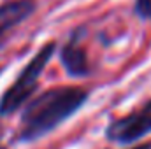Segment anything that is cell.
<instances>
[{
  "instance_id": "obj_1",
  "label": "cell",
  "mask_w": 151,
  "mask_h": 149,
  "mask_svg": "<svg viewBox=\"0 0 151 149\" xmlns=\"http://www.w3.org/2000/svg\"><path fill=\"white\" fill-rule=\"evenodd\" d=\"M88 100V91L76 86H58L40 93L34 100H30L21 114L19 125V140L21 142H34L69 117H72Z\"/></svg>"
},
{
  "instance_id": "obj_2",
  "label": "cell",
  "mask_w": 151,
  "mask_h": 149,
  "mask_svg": "<svg viewBox=\"0 0 151 149\" xmlns=\"http://www.w3.org/2000/svg\"><path fill=\"white\" fill-rule=\"evenodd\" d=\"M56 51V42L49 40L46 42L37 54L27 63V67L19 72L16 77V81L7 88V91L2 95L0 98V116H9L12 112H16L37 90L39 77L42 75L46 65L49 63V60L53 58Z\"/></svg>"
},
{
  "instance_id": "obj_3",
  "label": "cell",
  "mask_w": 151,
  "mask_h": 149,
  "mask_svg": "<svg viewBox=\"0 0 151 149\" xmlns=\"http://www.w3.org/2000/svg\"><path fill=\"white\" fill-rule=\"evenodd\" d=\"M151 133V100L139 111L114 119L106 128V137L116 144H134Z\"/></svg>"
},
{
  "instance_id": "obj_4",
  "label": "cell",
  "mask_w": 151,
  "mask_h": 149,
  "mask_svg": "<svg viewBox=\"0 0 151 149\" xmlns=\"http://www.w3.org/2000/svg\"><path fill=\"white\" fill-rule=\"evenodd\" d=\"M84 32H86V27H77L70 34L69 40L63 44V47L60 49V63L63 65L67 75L76 77V79L91 74L86 51L79 46V40L84 35Z\"/></svg>"
},
{
  "instance_id": "obj_5",
  "label": "cell",
  "mask_w": 151,
  "mask_h": 149,
  "mask_svg": "<svg viewBox=\"0 0 151 149\" xmlns=\"http://www.w3.org/2000/svg\"><path fill=\"white\" fill-rule=\"evenodd\" d=\"M34 0H11L0 5V40L35 12Z\"/></svg>"
},
{
  "instance_id": "obj_6",
  "label": "cell",
  "mask_w": 151,
  "mask_h": 149,
  "mask_svg": "<svg viewBox=\"0 0 151 149\" xmlns=\"http://www.w3.org/2000/svg\"><path fill=\"white\" fill-rule=\"evenodd\" d=\"M134 14L142 21H151V0H135Z\"/></svg>"
},
{
  "instance_id": "obj_7",
  "label": "cell",
  "mask_w": 151,
  "mask_h": 149,
  "mask_svg": "<svg viewBox=\"0 0 151 149\" xmlns=\"http://www.w3.org/2000/svg\"><path fill=\"white\" fill-rule=\"evenodd\" d=\"M135 149H151V144H144V146H139V148Z\"/></svg>"
},
{
  "instance_id": "obj_8",
  "label": "cell",
  "mask_w": 151,
  "mask_h": 149,
  "mask_svg": "<svg viewBox=\"0 0 151 149\" xmlns=\"http://www.w3.org/2000/svg\"><path fill=\"white\" fill-rule=\"evenodd\" d=\"M0 149H5V148H4V146H0Z\"/></svg>"
},
{
  "instance_id": "obj_9",
  "label": "cell",
  "mask_w": 151,
  "mask_h": 149,
  "mask_svg": "<svg viewBox=\"0 0 151 149\" xmlns=\"http://www.w3.org/2000/svg\"><path fill=\"white\" fill-rule=\"evenodd\" d=\"M0 72H2V69H0Z\"/></svg>"
}]
</instances>
